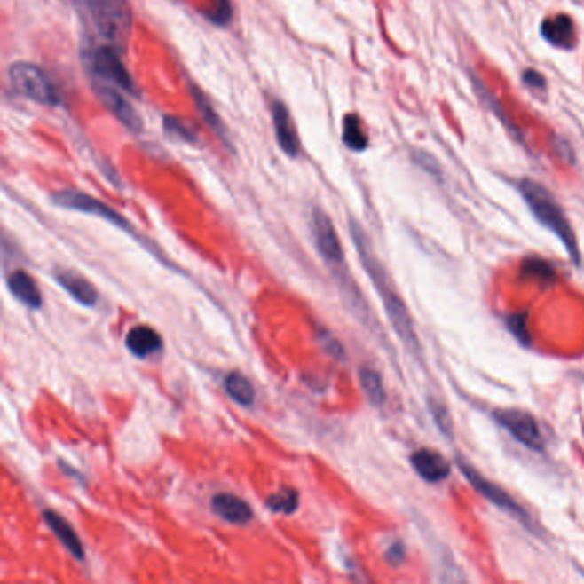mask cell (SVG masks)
<instances>
[{
	"instance_id": "8992f818",
	"label": "cell",
	"mask_w": 584,
	"mask_h": 584,
	"mask_svg": "<svg viewBox=\"0 0 584 584\" xmlns=\"http://www.w3.org/2000/svg\"><path fill=\"white\" fill-rule=\"evenodd\" d=\"M458 466H460L466 482L475 488L482 497H485L492 506H495L501 511L508 512L509 516L516 517L517 521L530 526V523H532L530 514L512 497L509 492H506L504 488L499 487L497 484H493L492 480L485 478L475 466H471V464H468L462 460L458 462Z\"/></svg>"
},
{
	"instance_id": "52a82bcc",
	"label": "cell",
	"mask_w": 584,
	"mask_h": 584,
	"mask_svg": "<svg viewBox=\"0 0 584 584\" xmlns=\"http://www.w3.org/2000/svg\"><path fill=\"white\" fill-rule=\"evenodd\" d=\"M51 202L59 208L64 209H71V211H79L84 215H91L97 218L105 219L108 223H112L114 226L121 228L123 232L136 235L132 225L123 218L121 213H117L114 208H110L108 204L101 202L99 199H95L86 193H79V191H73V189H66V191H59L55 194H51Z\"/></svg>"
},
{
	"instance_id": "3957f363",
	"label": "cell",
	"mask_w": 584,
	"mask_h": 584,
	"mask_svg": "<svg viewBox=\"0 0 584 584\" xmlns=\"http://www.w3.org/2000/svg\"><path fill=\"white\" fill-rule=\"evenodd\" d=\"M86 28L93 31L98 43L121 50L132 35V9L129 0H77Z\"/></svg>"
},
{
	"instance_id": "d4e9b609",
	"label": "cell",
	"mask_w": 584,
	"mask_h": 584,
	"mask_svg": "<svg viewBox=\"0 0 584 584\" xmlns=\"http://www.w3.org/2000/svg\"><path fill=\"white\" fill-rule=\"evenodd\" d=\"M163 129L167 130V134L170 138H178L184 143H195V134L193 129H189L187 125L177 119H173L170 115H167L163 119Z\"/></svg>"
},
{
	"instance_id": "5bb4252c",
	"label": "cell",
	"mask_w": 584,
	"mask_h": 584,
	"mask_svg": "<svg viewBox=\"0 0 584 584\" xmlns=\"http://www.w3.org/2000/svg\"><path fill=\"white\" fill-rule=\"evenodd\" d=\"M211 509L223 521L232 523V525H245L254 516L252 508L245 502L242 497L226 493V492L217 493L211 499Z\"/></svg>"
},
{
	"instance_id": "603a6c76",
	"label": "cell",
	"mask_w": 584,
	"mask_h": 584,
	"mask_svg": "<svg viewBox=\"0 0 584 584\" xmlns=\"http://www.w3.org/2000/svg\"><path fill=\"white\" fill-rule=\"evenodd\" d=\"M266 506L276 514H293L298 509V492L293 488H281L280 492L269 495Z\"/></svg>"
},
{
	"instance_id": "e0dca14e",
	"label": "cell",
	"mask_w": 584,
	"mask_h": 584,
	"mask_svg": "<svg viewBox=\"0 0 584 584\" xmlns=\"http://www.w3.org/2000/svg\"><path fill=\"white\" fill-rule=\"evenodd\" d=\"M55 280L81 305L93 307L97 304V288L81 274L73 272V271H60L55 274Z\"/></svg>"
},
{
	"instance_id": "7402d4cb",
	"label": "cell",
	"mask_w": 584,
	"mask_h": 584,
	"mask_svg": "<svg viewBox=\"0 0 584 584\" xmlns=\"http://www.w3.org/2000/svg\"><path fill=\"white\" fill-rule=\"evenodd\" d=\"M360 386L366 392L367 399L374 405V406H383L384 399H386V391H384V384H383V377L379 372H375L374 368L368 367H362L360 372Z\"/></svg>"
},
{
	"instance_id": "83f0119b",
	"label": "cell",
	"mask_w": 584,
	"mask_h": 584,
	"mask_svg": "<svg viewBox=\"0 0 584 584\" xmlns=\"http://www.w3.org/2000/svg\"><path fill=\"white\" fill-rule=\"evenodd\" d=\"M384 559L392 567H399L405 562V559H406V548H405V545L401 541H394L390 548L386 550Z\"/></svg>"
},
{
	"instance_id": "7a4b0ae2",
	"label": "cell",
	"mask_w": 584,
	"mask_h": 584,
	"mask_svg": "<svg viewBox=\"0 0 584 584\" xmlns=\"http://www.w3.org/2000/svg\"><path fill=\"white\" fill-rule=\"evenodd\" d=\"M516 187L536 221L559 239L560 244L564 245L571 261L576 266H580L583 257H581V249H580L576 232L569 218L565 217V211L556 201V197L550 194V191H547V187H543L541 184H538L532 178H521L516 184Z\"/></svg>"
},
{
	"instance_id": "6da1fadb",
	"label": "cell",
	"mask_w": 584,
	"mask_h": 584,
	"mask_svg": "<svg viewBox=\"0 0 584 584\" xmlns=\"http://www.w3.org/2000/svg\"><path fill=\"white\" fill-rule=\"evenodd\" d=\"M350 232H351V239L359 250V256L366 268V272L368 274L370 281L374 283V288L381 296V302L386 309V314L390 317L394 333L408 346V350L412 353L418 355L422 351V346H420V340H418V335L414 329V317L408 311V305L401 298V293L398 292L388 269L384 268V264L375 257L372 245L368 244V239H367L364 230L360 228V225L351 221Z\"/></svg>"
},
{
	"instance_id": "5b68a950",
	"label": "cell",
	"mask_w": 584,
	"mask_h": 584,
	"mask_svg": "<svg viewBox=\"0 0 584 584\" xmlns=\"http://www.w3.org/2000/svg\"><path fill=\"white\" fill-rule=\"evenodd\" d=\"M7 75L11 88L18 95L47 107H57L60 103L55 84L42 67L29 62H16L9 67Z\"/></svg>"
},
{
	"instance_id": "ac0fdd59",
	"label": "cell",
	"mask_w": 584,
	"mask_h": 584,
	"mask_svg": "<svg viewBox=\"0 0 584 584\" xmlns=\"http://www.w3.org/2000/svg\"><path fill=\"white\" fill-rule=\"evenodd\" d=\"M7 288L12 293L16 300L25 304L31 309H40L43 300H42V292L35 280L26 272V271H14L7 278Z\"/></svg>"
},
{
	"instance_id": "9a60e30c",
	"label": "cell",
	"mask_w": 584,
	"mask_h": 584,
	"mask_svg": "<svg viewBox=\"0 0 584 584\" xmlns=\"http://www.w3.org/2000/svg\"><path fill=\"white\" fill-rule=\"evenodd\" d=\"M125 346L134 357L146 359V357L158 353L163 348V340L153 328L139 324V326H134L127 333Z\"/></svg>"
},
{
	"instance_id": "30bf717a",
	"label": "cell",
	"mask_w": 584,
	"mask_h": 584,
	"mask_svg": "<svg viewBox=\"0 0 584 584\" xmlns=\"http://www.w3.org/2000/svg\"><path fill=\"white\" fill-rule=\"evenodd\" d=\"M93 91L101 105L119 121L125 125L130 132H141L143 130V121L132 103L127 98L121 95L112 84L103 81H93Z\"/></svg>"
},
{
	"instance_id": "ba28073f",
	"label": "cell",
	"mask_w": 584,
	"mask_h": 584,
	"mask_svg": "<svg viewBox=\"0 0 584 584\" xmlns=\"http://www.w3.org/2000/svg\"><path fill=\"white\" fill-rule=\"evenodd\" d=\"M492 416L519 444L532 451H543L545 438L541 427L530 412L521 408H497L492 412Z\"/></svg>"
},
{
	"instance_id": "4316f807",
	"label": "cell",
	"mask_w": 584,
	"mask_h": 584,
	"mask_svg": "<svg viewBox=\"0 0 584 584\" xmlns=\"http://www.w3.org/2000/svg\"><path fill=\"white\" fill-rule=\"evenodd\" d=\"M430 412L434 414V418H436V422H438L440 430L444 432V436H446V434L451 436V432H453V422H451V416H449L447 412L442 408V405H438V403L432 401V403H430Z\"/></svg>"
},
{
	"instance_id": "484cf974",
	"label": "cell",
	"mask_w": 584,
	"mask_h": 584,
	"mask_svg": "<svg viewBox=\"0 0 584 584\" xmlns=\"http://www.w3.org/2000/svg\"><path fill=\"white\" fill-rule=\"evenodd\" d=\"M317 340H319L320 348H322L329 357H333V359H336V360H343V359H344V348L341 346L340 341L336 340L333 335H329L328 331H319Z\"/></svg>"
},
{
	"instance_id": "f1b7e54d",
	"label": "cell",
	"mask_w": 584,
	"mask_h": 584,
	"mask_svg": "<svg viewBox=\"0 0 584 584\" xmlns=\"http://www.w3.org/2000/svg\"><path fill=\"white\" fill-rule=\"evenodd\" d=\"M523 83H525L528 88L538 90V91H541V90L547 88V79H545V75L538 73L535 69H526V71L523 73Z\"/></svg>"
},
{
	"instance_id": "d6986e66",
	"label": "cell",
	"mask_w": 584,
	"mask_h": 584,
	"mask_svg": "<svg viewBox=\"0 0 584 584\" xmlns=\"http://www.w3.org/2000/svg\"><path fill=\"white\" fill-rule=\"evenodd\" d=\"M191 95L194 98L195 108L201 115V119L204 121V123L217 134V138H219L223 141V145L232 149V143H230V134H228V129L225 127V123L221 121L213 103L209 101V98L204 95V91H201L195 84H191Z\"/></svg>"
},
{
	"instance_id": "4fadbf2b",
	"label": "cell",
	"mask_w": 584,
	"mask_h": 584,
	"mask_svg": "<svg viewBox=\"0 0 584 584\" xmlns=\"http://www.w3.org/2000/svg\"><path fill=\"white\" fill-rule=\"evenodd\" d=\"M540 35L545 42L562 50L574 49L578 45V31L571 16L557 14L545 18L540 25Z\"/></svg>"
},
{
	"instance_id": "277c9868",
	"label": "cell",
	"mask_w": 584,
	"mask_h": 584,
	"mask_svg": "<svg viewBox=\"0 0 584 584\" xmlns=\"http://www.w3.org/2000/svg\"><path fill=\"white\" fill-rule=\"evenodd\" d=\"M121 53H122L121 50L98 43L83 51V60L86 69L93 74L98 81L117 86L125 93L138 95L136 83L130 73L127 71Z\"/></svg>"
},
{
	"instance_id": "44dd1931",
	"label": "cell",
	"mask_w": 584,
	"mask_h": 584,
	"mask_svg": "<svg viewBox=\"0 0 584 584\" xmlns=\"http://www.w3.org/2000/svg\"><path fill=\"white\" fill-rule=\"evenodd\" d=\"M225 391L241 406H252L256 401V390L252 383L241 372H230L226 375Z\"/></svg>"
},
{
	"instance_id": "7c38bea8",
	"label": "cell",
	"mask_w": 584,
	"mask_h": 584,
	"mask_svg": "<svg viewBox=\"0 0 584 584\" xmlns=\"http://www.w3.org/2000/svg\"><path fill=\"white\" fill-rule=\"evenodd\" d=\"M410 462L416 475L430 484L442 482L451 475V462H447L440 453L429 447H422L414 451L410 456Z\"/></svg>"
},
{
	"instance_id": "9c48e42d",
	"label": "cell",
	"mask_w": 584,
	"mask_h": 584,
	"mask_svg": "<svg viewBox=\"0 0 584 584\" xmlns=\"http://www.w3.org/2000/svg\"><path fill=\"white\" fill-rule=\"evenodd\" d=\"M311 228L314 235L317 250L320 257L333 269H340L344 263V252L341 247L338 232L335 228L333 219L329 215L320 209V208H312L311 213Z\"/></svg>"
},
{
	"instance_id": "ffe728a7",
	"label": "cell",
	"mask_w": 584,
	"mask_h": 584,
	"mask_svg": "<svg viewBox=\"0 0 584 584\" xmlns=\"http://www.w3.org/2000/svg\"><path fill=\"white\" fill-rule=\"evenodd\" d=\"M341 139L344 146L355 153H364L368 147V136L366 127L357 114H348L343 119V129H341Z\"/></svg>"
},
{
	"instance_id": "cb8c5ba5",
	"label": "cell",
	"mask_w": 584,
	"mask_h": 584,
	"mask_svg": "<svg viewBox=\"0 0 584 584\" xmlns=\"http://www.w3.org/2000/svg\"><path fill=\"white\" fill-rule=\"evenodd\" d=\"M204 16L217 26L230 25L232 16H233V9H232V2L230 0H211L208 9L204 11Z\"/></svg>"
},
{
	"instance_id": "8fae6325",
	"label": "cell",
	"mask_w": 584,
	"mask_h": 584,
	"mask_svg": "<svg viewBox=\"0 0 584 584\" xmlns=\"http://www.w3.org/2000/svg\"><path fill=\"white\" fill-rule=\"evenodd\" d=\"M271 119L274 125V134H276V143L281 147V151L290 156L296 158L300 154V139L298 132L293 122L292 114L288 107L281 99H272L271 101Z\"/></svg>"
},
{
	"instance_id": "2e32d148",
	"label": "cell",
	"mask_w": 584,
	"mask_h": 584,
	"mask_svg": "<svg viewBox=\"0 0 584 584\" xmlns=\"http://www.w3.org/2000/svg\"><path fill=\"white\" fill-rule=\"evenodd\" d=\"M43 521L47 523L51 533L62 543V547L73 556L75 560H84V547L79 540L73 526L55 511H43Z\"/></svg>"
}]
</instances>
